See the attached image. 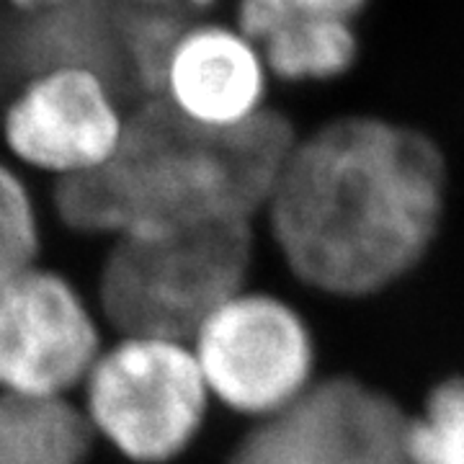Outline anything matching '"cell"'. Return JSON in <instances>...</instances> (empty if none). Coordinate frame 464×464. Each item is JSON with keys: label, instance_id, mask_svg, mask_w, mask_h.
<instances>
[{"label": "cell", "instance_id": "e0dca14e", "mask_svg": "<svg viewBox=\"0 0 464 464\" xmlns=\"http://www.w3.org/2000/svg\"><path fill=\"white\" fill-rule=\"evenodd\" d=\"M299 14H313V16L341 18V21H353L362 14L369 0H289Z\"/></svg>", "mask_w": 464, "mask_h": 464}, {"label": "cell", "instance_id": "8992f818", "mask_svg": "<svg viewBox=\"0 0 464 464\" xmlns=\"http://www.w3.org/2000/svg\"><path fill=\"white\" fill-rule=\"evenodd\" d=\"M408 420L366 382L313 380L289 405L258 418L227 464H411Z\"/></svg>", "mask_w": 464, "mask_h": 464}, {"label": "cell", "instance_id": "30bf717a", "mask_svg": "<svg viewBox=\"0 0 464 464\" xmlns=\"http://www.w3.org/2000/svg\"><path fill=\"white\" fill-rule=\"evenodd\" d=\"M93 429L65 398L0 390V464H85Z\"/></svg>", "mask_w": 464, "mask_h": 464}, {"label": "cell", "instance_id": "2e32d148", "mask_svg": "<svg viewBox=\"0 0 464 464\" xmlns=\"http://www.w3.org/2000/svg\"><path fill=\"white\" fill-rule=\"evenodd\" d=\"M130 11H145V14H163V16L188 18L217 14L222 11L225 0H111Z\"/></svg>", "mask_w": 464, "mask_h": 464}, {"label": "cell", "instance_id": "7a4b0ae2", "mask_svg": "<svg viewBox=\"0 0 464 464\" xmlns=\"http://www.w3.org/2000/svg\"><path fill=\"white\" fill-rule=\"evenodd\" d=\"M295 127L279 109L235 132H201L140 101L132 127L109 166L52 186L67 227L127 237L201 222L264 215Z\"/></svg>", "mask_w": 464, "mask_h": 464}, {"label": "cell", "instance_id": "5b68a950", "mask_svg": "<svg viewBox=\"0 0 464 464\" xmlns=\"http://www.w3.org/2000/svg\"><path fill=\"white\" fill-rule=\"evenodd\" d=\"M83 384L91 429L137 464L183 454L209 402L194 351L160 338H121L101 351Z\"/></svg>", "mask_w": 464, "mask_h": 464}, {"label": "cell", "instance_id": "9c48e42d", "mask_svg": "<svg viewBox=\"0 0 464 464\" xmlns=\"http://www.w3.org/2000/svg\"><path fill=\"white\" fill-rule=\"evenodd\" d=\"M99 356L96 317L65 276L34 266L0 289V390L65 398Z\"/></svg>", "mask_w": 464, "mask_h": 464}, {"label": "cell", "instance_id": "6da1fadb", "mask_svg": "<svg viewBox=\"0 0 464 464\" xmlns=\"http://www.w3.org/2000/svg\"><path fill=\"white\" fill-rule=\"evenodd\" d=\"M444 204L447 163L429 134L341 116L295 137L264 215L299 282L366 297L423 261Z\"/></svg>", "mask_w": 464, "mask_h": 464}, {"label": "cell", "instance_id": "3957f363", "mask_svg": "<svg viewBox=\"0 0 464 464\" xmlns=\"http://www.w3.org/2000/svg\"><path fill=\"white\" fill-rule=\"evenodd\" d=\"M21 32L26 44L0 88V155L52 186L99 173L140 103L109 57L101 0Z\"/></svg>", "mask_w": 464, "mask_h": 464}, {"label": "cell", "instance_id": "52a82bcc", "mask_svg": "<svg viewBox=\"0 0 464 464\" xmlns=\"http://www.w3.org/2000/svg\"><path fill=\"white\" fill-rule=\"evenodd\" d=\"M191 341L209 398L237 413L266 418L313 384L310 333L276 297L235 295Z\"/></svg>", "mask_w": 464, "mask_h": 464}, {"label": "cell", "instance_id": "ba28073f", "mask_svg": "<svg viewBox=\"0 0 464 464\" xmlns=\"http://www.w3.org/2000/svg\"><path fill=\"white\" fill-rule=\"evenodd\" d=\"M261 47L222 11L181 18L168 36L145 101L201 132H235L274 109Z\"/></svg>", "mask_w": 464, "mask_h": 464}, {"label": "cell", "instance_id": "8fae6325", "mask_svg": "<svg viewBox=\"0 0 464 464\" xmlns=\"http://www.w3.org/2000/svg\"><path fill=\"white\" fill-rule=\"evenodd\" d=\"M274 83H320L343 75L359 54L353 21L299 14L261 44Z\"/></svg>", "mask_w": 464, "mask_h": 464}, {"label": "cell", "instance_id": "9a60e30c", "mask_svg": "<svg viewBox=\"0 0 464 464\" xmlns=\"http://www.w3.org/2000/svg\"><path fill=\"white\" fill-rule=\"evenodd\" d=\"M93 3L96 0H0V18L18 29H36L72 16Z\"/></svg>", "mask_w": 464, "mask_h": 464}, {"label": "cell", "instance_id": "7c38bea8", "mask_svg": "<svg viewBox=\"0 0 464 464\" xmlns=\"http://www.w3.org/2000/svg\"><path fill=\"white\" fill-rule=\"evenodd\" d=\"M39 212L26 173L0 155V289L36 266Z\"/></svg>", "mask_w": 464, "mask_h": 464}, {"label": "cell", "instance_id": "4fadbf2b", "mask_svg": "<svg viewBox=\"0 0 464 464\" xmlns=\"http://www.w3.org/2000/svg\"><path fill=\"white\" fill-rule=\"evenodd\" d=\"M411 464H464V377L431 390L408 420Z\"/></svg>", "mask_w": 464, "mask_h": 464}, {"label": "cell", "instance_id": "ac0fdd59", "mask_svg": "<svg viewBox=\"0 0 464 464\" xmlns=\"http://www.w3.org/2000/svg\"><path fill=\"white\" fill-rule=\"evenodd\" d=\"M0 26H3V18H0Z\"/></svg>", "mask_w": 464, "mask_h": 464}, {"label": "cell", "instance_id": "277c9868", "mask_svg": "<svg viewBox=\"0 0 464 464\" xmlns=\"http://www.w3.org/2000/svg\"><path fill=\"white\" fill-rule=\"evenodd\" d=\"M253 222L219 219L116 237L101 268V307L121 338H194L219 304L243 292Z\"/></svg>", "mask_w": 464, "mask_h": 464}, {"label": "cell", "instance_id": "5bb4252c", "mask_svg": "<svg viewBox=\"0 0 464 464\" xmlns=\"http://www.w3.org/2000/svg\"><path fill=\"white\" fill-rule=\"evenodd\" d=\"M297 8L289 0H225L222 14L237 32L253 39L258 47L282 26Z\"/></svg>", "mask_w": 464, "mask_h": 464}]
</instances>
